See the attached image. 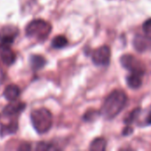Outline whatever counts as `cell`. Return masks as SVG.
<instances>
[{
    "instance_id": "2",
    "label": "cell",
    "mask_w": 151,
    "mask_h": 151,
    "mask_svg": "<svg viewBox=\"0 0 151 151\" xmlns=\"http://www.w3.org/2000/svg\"><path fill=\"white\" fill-rule=\"evenodd\" d=\"M30 119L34 129L40 134L49 132L52 127V114L45 108L33 111L30 114Z\"/></svg>"
},
{
    "instance_id": "17",
    "label": "cell",
    "mask_w": 151,
    "mask_h": 151,
    "mask_svg": "<svg viewBox=\"0 0 151 151\" xmlns=\"http://www.w3.org/2000/svg\"><path fill=\"white\" fill-rule=\"evenodd\" d=\"M35 150H57L58 149L56 146H54V144H51L50 142H42L37 144Z\"/></svg>"
},
{
    "instance_id": "1",
    "label": "cell",
    "mask_w": 151,
    "mask_h": 151,
    "mask_svg": "<svg viewBox=\"0 0 151 151\" xmlns=\"http://www.w3.org/2000/svg\"><path fill=\"white\" fill-rule=\"evenodd\" d=\"M127 102V94L119 89L113 90L105 99L101 108V114L107 119L115 118L121 112Z\"/></svg>"
},
{
    "instance_id": "20",
    "label": "cell",
    "mask_w": 151,
    "mask_h": 151,
    "mask_svg": "<svg viewBox=\"0 0 151 151\" xmlns=\"http://www.w3.org/2000/svg\"><path fill=\"white\" fill-rule=\"evenodd\" d=\"M31 150V145L30 143H27V142H24L22 144L19 145V147L18 148V150H24V151H27Z\"/></svg>"
},
{
    "instance_id": "21",
    "label": "cell",
    "mask_w": 151,
    "mask_h": 151,
    "mask_svg": "<svg viewBox=\"0 0 151 151\" xmlns=\"http://www.w3.org/2000/svg\"><path fill=\"white\" fill-rule=\"evenodd\" d=\"M123 135H125V136H127V135H130L131 134H133V128L130 127V126H127V127H125L124 128V130H123Z\"/></svg>"
},
{
    "instance_id": "12",
    "label": "cell",
    "mask_w": 151,
    "mask_h": 151,
    "mask_svg": "<svg viewBox=\"0 0 151 151\" xmlns=\"http://www.w3.org/2000/svg\"><path fill=\"white\" fill-rule=\"evenodd\" d=\"M29 63L33 71H38L44 67L47 61L45 58L41 55H31L29 58Z\"/></svg>"
},
{
    "instance_id": "7",
    "label": "cell",
    "mask_w": 151,
    "mask_h": 151,
    "mask_svg": "<svg viewBox=\"0 0 151 151\" xmlns=\"http://www.w3.org/2000/svg\"><path fill=\"white\" fill-rule=\"evenodd\" d=\"M133 44L134 49L141 53L151 50V37L147 35H137L134 38Z\"/></svg>"
},
{
    "instance_id": "13",
    "label": "cell",
    "mask_w": 151,
    "mask_h": 151,
    "mask_svg": "<svg viewBox=\"0 0 151 151\" xmlns=\"http://www.w3.org/2000/svg\"><path fill=\"white\" fill-rule=\"evenodd\" d=\"M142 75L139 74V73H131V74H129L127 77V83L128 85L129 88H138L142 86Z\"/></svg>"
},
{
    "instance_id": "18",
    "label": "cell",
    "mask_w": 151,
    "mask_h": 151,
    "mask_svg": "<svg viewBox=\"0 0 151 151\" xmlns=\"http://www.w3.org/2000/svg\"><path fill=\"white\" fill-rule=\"evenodd\" d=\"M97 117H99V112L96 111H87L84 116H83V119L85 121H93L94 119H96Z\"/></svg>"
},
{
    "instance_id": "19",
    "label": "cell",
    "mask_w": 151,
    "mask_h": 151,
    "mask_svg": "<svg viewBox=\"0 0 151 151\" xmlns=\"http://www.w3.org/2000/svg\"><path fill=\"white\" fill-rule=\"evenodd\" d=\"M142 29L145 35H147L148 36L151 37V19H147L143 25H142Z\"/></svg>"
},
{
    "instance_id": "10",
    "label": "cell",
    "mask_w": 151,
    "mask_h": 151,
    "mask_svg": "<svg viewBox=\"0 0 151 151\" xmlns=\"http://www.w3.org/2000/svg\"><path fill=\"white\" fill-rule=\"evenodd\" d=\"M19 94H20V89L15 84H10V85H8L4 88V93H3L4 98L7 101H9V102L15 101L19 96Z\"/></svg>"
},
{
    "instance_id": "23",
    "label": "cell",
    "mask_w": 151,
    "mask_h": 151,
    "mask_svg": "<svg viewBox=\"0 0 151 151\" xmlns=\"http://www.w3.org/2000/svg\"><path fill=\"white\" fill-rule=\"evenodd\" d=\"M4 79V72H3V69H2V67L0 66V84L3 82Z\"/></svg>"
},
{
    "instance_id": "11",
    "label": "cell",
    "mask_w": 151,
    "mask_h": 151,
    "mask_svg": "<svg viewBox=\"0 0 151 151\" xmlns=\"http://www.w3.org/2000/svg\"><path fill=\"white\" fill-rule=\"evenodd\" d=\"M19 129V124H18V119L12 120L9 124L5 125H1L0 127V136L4 137L9 134H15Z\"/></svg>"
},
{
    "instance_id": "14",
    "label": "cell",
    "mask_w": 151,
    "mask_h": 151,
    "mask_svg": "<svg viewBox=\"0 0 151 151\" xmlns=\"http://www.w3.org/2000/svg\"><path fill=\"white\" fill-rule=\"evenodd\" d=\"M107 146V142L104 138L103 137H99L95 139L90 146H89V150L91 151H104L105 150Z\"/></svg>"
},
{
    "instance_id": "3",
    "label": "cell",
    "mask_w": 151,
    "mask_h": 151,
    "mask_svg": "<svg viewBox=\"0 0 151 151\" xmlns=\"http://www.w3.org/2000/svg\"><path fill=\"white\" fill-rule=\"evenodd\" d=\"M51 25L44 19H36L32 20L26 27V35L35 38L38 41H45L51 32Z\"/></svg>"
},
{
    "instance_id": "15",
    "label": "cell",
    "mask_w": 151,
    "mask_h": 151,
    "mask_svg": "<svg viewBox=\"0 0 151 151\" xmlns=\"http://www.w3.org/2000/svg\"><path fill=\"white\" fill-rule=\"evenodd\" d=\"M68 43V40L65 35H57L51 41V46L54 49H62Z\"/></svg>"
},
{
    "instance_id": "16",
    "label": "cell",
    "mask_w": 151,
    "mask_h": 151,
    "mask_svg": "<svg viewBox=\"0 0 151 151\" xmlns=\"http://www.w3.org/2000/svg\"><path fill=\"white\" fill-rule=\"evenodd\" d=\"M141 114V109L140 108H136L134 111H132L131 112H129L127 117L125 118L124 121L127 125H131L132 123H134V121L137 120V119L140 117Z\"/></svg>"
},
{
    "instance_id": "22",
    "label": "cell",
    "mask_w": 151,
    "mask_h": 151,
    "mask_svg": "<svg viewBox=\"0 0 151 151\" xmlns=\"http://www.w3.org/2000/svg\"><path fill=\"white\" fill-rule=\"evenodd\" d=\"M145 123H146V125H151V107L147 113V116L145 119Z\"/></svg>"
},
{
    "instance_id": "4",
    "label": "cell",
    "mask_w": 151,
    "mask_h": 151,
    "mask_svg": "<svg viewBox=\"0 0 151 151\" xmlns=\"http://www.w3.org/2000/svg\"><path fill=\"white\" fill-rule=\"evenodd\" d=\"M19 34V29L12 25L4 27L0 31V50L11 47Z\"/></svg>"
},
{
    "instance_id": "9",
    "label": "cell",
    "mask_w": 151,
    "mask_h": 151,
    "mask_svg": "<svg viewBox=\"0 0 151 151\" xmlns=\"http://www.w3.org/2000/svg\"><path fill=\"white\" fill-rule=\"evenodd\" d=\"M0 57L3 63L7 66H11L16 60V54L11 49V47L0 50Z\"/></svg>"
},
{
    "instance_id": "5",
    "label": "cell",
    "mask_w": 151,
    "mask_h": 151,
    "mask_svg": "<svg viewBox=\"0 0 151 151\" xmlns=\"http://www.w3.org/2000/svg\"><path fill=\"white\" fill-rule=\"evenodd\" d=\"M120 64L124 68L130 71L131 73H139L142 76L144 74V67H143L144 65L139 60H137L136 58L134 57L133 55L130 54L123 55L120 58Z\"/></svg>"
},
{
    "instance_id": "8",
    "label": "cell",
    "mask_w": 151,
    "mask_h": 151,
    "mask_svg": "<svg viewBox=\"0 0 151 151\" xmlns=\"http://www.w3.org/2000/svg\"><path fill=\"white\" fill-rule=\"evenodd\" d=\"M26 108V104L18 102V101H12L10 102L3 109V114L6 117H12L17 116L20 112H22Z\"/></svg>"
},
{
    "instance_id": "6",
    "label": "cell",
    "mask_w": 151,
    "mask_h": 151,
    "mask_svg": "<svg viewBox=\"0 0 151 151\" xmlns=\"http://www.w3.org/2000/svg\"><path fill=\"white\" fill-rule=\"evenodd\" d=\"M111 49L110 47L104 45L96 50H95L92 53V61L95 65L99 66H107L111 61Z\"/></svg>"
}]
</instances>
